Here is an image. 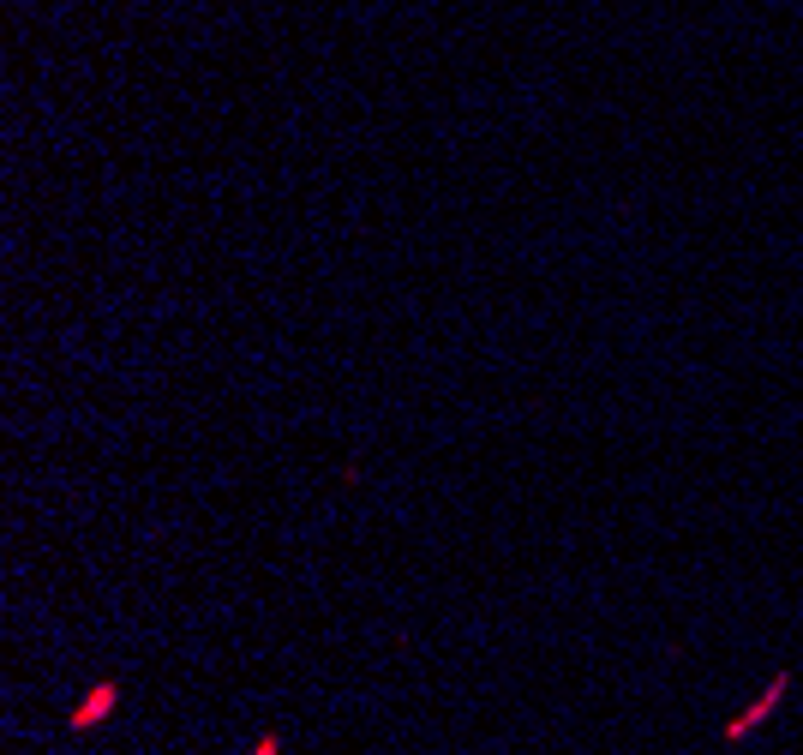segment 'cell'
Listing matches in <instances>:
<instances>
[{
    "instance_id": "6da1fadb",
    "label": "cell",
    "mask_w": 803,
    "mask_h": 755,
    "mask_svg": "<svg viewBox=\"0 0 803 755\" xmlns=\"http://www.w3.org/2000/svg\"><path fill=\"white\" fill-rule=\"evenodd\" d=\"M786 690H792V678H786V672H774V678H768V690H762L744 714H732V720L720 726V744H744V738H756V732L768 726V714L786 702Z\"/></svg>"
},
{
    "instance_id": "7a4b0ae2",
    "label": "cell",
    "mask_w": 803,
    "mask_h": 755,
    "mask_svg": "<svg viewBox=\"0 0 803 755\" xmlns=\"http://www.w3.org/2000/svg\"><path fill=\"white\" fill-rule=\"evenodd\" d=\"M114 702H120V684H114V678H102V684H90V696H78V702H72L66 726H72V732L84 738V732H96V726H102V720L114 714Z\"/></svg>"
},
{
    "instance_id": "3957f363",
    "label": "cell",
    "mask_w": 803,
    "mask_h": 755,
    "mask_svg": "<svg viewBox=\"0 0 803 755\" xmlns=\"http://www.w3.org/2000/svg\"><path fill=\"white\" fill-rule=\"evenodd\" d=\"M246 755H282V738H276V732H264V738H258Z\"/></svg>"
}]
</instances>
